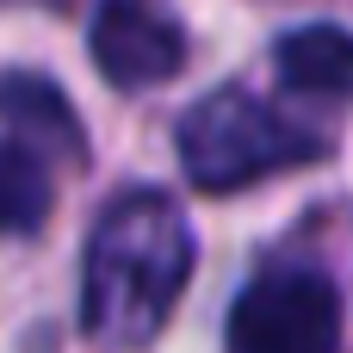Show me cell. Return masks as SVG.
<instances>
[{"label":"cell","mask_w":353,"mask_h":353,"mask_svg":"<svg viewBox=\"0 0 353 353\" xmlns=\"http://www.w3.org/2000/svg\"><path fill=\"white\" fill-rule=\"evenodd\" d=\"M273 68L304 99H347L353 93V31L347 25H298L279 37Z\"/></svg>","instance_id":"obj_5"},{"label":"cell","mask_w":353,"mask_h":353,"mask_svg":"<svg viewBox=\"0 0 353 353\" xmlns=\"http://www.w3.org/2000/svg\"><path fill=\"white\" fill-rule=\"evenodd\" d=\"M0 118L19 130L25 149H50V155L81 161V143H87V137H81V118L68 112V99H62L56 81L25 74V68L0 74Z\"/></svg>","instance_id":"obj_6"},{"label":"cell","mask_w":353,"mask_h":353,"mask_svg":"<svg viewBox=\"0 0 353 353\" xmlns=\"http://www.w3.org/2000/svg\"><path fill=\"white\" fill-rule=\"evenodd\" d=\"M180 168L199 192H242L279 168L316 161L323 143L310 130H298L285 112H273L267 99L242 93V87H217L205 93L186 118H180Z\"/></svg>","instance_id":"obj_2"},{"label":"cell","mask_w":353,"mask_h":353,"mask_svg":"<svg viewBox=\"0 0 353 353\" xmlns=\"http://www.w3.org/2000/svg\"><path fill=\"white\" fill-rule=\"evenodd\" d=\"M192 261H199L192 223L168 192L143 186L112 199L81 261V329L118 353L149 347L161 323L174 316L192 279Z\"/></svg>","instance_id":"obj_1"},{"label":"cell","mask_w":353,"mask_h":353,"mask_svg":"<svg viewBox=\"0 0 353 353\" xmlns=\"http://www.w3.org/2000/svg\"><path fill=\"white\" fill-rule=\"evenodd\" d=\"M50 217V168L25 143H0V236H37Z\"/></svg>","instance_id":"obj_7"},{"label":"cell","mask_w":353,"mask_h":353,"mask_svg":"<svg viewBox=\"0 0 353 353\" xmlns=\"http://www.w3.org/2000/svg\"><path fill=\"white\" fill-rule=\"evenodd\" d=\"M230 353H335L341 347V298L310 267H273L230 304Z\"/></svg>","instance_id":"obj_3"},{"label":"cell","mask_w":353,"mask_h":353,"mask_svg":"<svg viewBox=\"0 0 353 353\" xmlns=\"http://www.w3.org/2000/svg\"><path fill=\"white\" fill-rule=\"evenodd\" d=\"M93 62L112 87L143 93L186 68V31L161 0H99L93 6Z\"/></svg>","instance_id":"obj_4"}]
</instances>
